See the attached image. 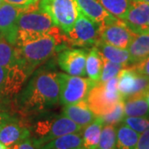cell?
Segmentation results:
<instances>
[{"mask_svg": "<svg viewBox=\"0 0 149 149\" xmlns=\"http://www.w3.org/2000/svg\"><path fill=\"white\" fill-rule=\"evenodd\" d=\"M60 100L57 73L40 70L35 74L19 96L18 104L22 111H40L53 106Z\"/></svg>", "mask_w": 149, "mask_h": 149, "instance_id": "6da1fadb", "label": "cell"}, {"mask_svg": "<svg viewBox=\"0 0 149 149\" xmlns=\"http://www.w3.org/2000/svg\"><path fill=\"white\" fill-rule=\"evenodd\" d=\"M66 42L65 35H47L39 39L23 43L17 48L18 63L29 73H32L38 65L47 61L55 52L59 50V46Z\"/></svg>", "mask_w": 149, "mask_h": 149, "instance_id": "7a4b0ae2", "label": "cell"}, {"mask_svg": "<svg viewBox=\"0 0 149 149\" xmlns=\"http://www.w3.org/2000/svg\"><path fill=\"white\" fill-rule=\"evenodd\" d=\"M82 128L65 115L37 121L30 128L31 139L37 149L44 144L65 134L80 133Z\"/></svg>", "mask_w": 149, "mask_h": 149, "instance_id": "3957f363", "label": "cell"}, {"mask_svg": "<svg viewBox=\"0 0 149 149\" xmlns=\"http://www.w3.org/2000/svg\"><path fill=\"white\" fill-rule=\"evenodd\" d=\"M39 8L47 13L55 25L65 33L72 29L79 11L74 0H41Z\"/></svg>", "mask_w": 149, "mask_h": 149, "instance_id": "277c9868", "label": "cell"}, {"mask_svg": "<svg viewBox=\"0 0 149 149\" xmlns=\"http://www.w3.org/2000/svg\"><path fill=\"white\" fill-rule=\"evenodd\" d=\"M57 79L60 88V101L64 105L85 100L91 88L97 83L90 78L64 73H57Z\"/></svg>", "mask_w": 149, "mask_h": 149, "instance_id": "5b68a950", "label": "cell"}, {"mask_svg": "<svg viewBox=\"0 0 149 149\" xmlns=\"http://www.w3.org/2000/svg\"><path fill=\"white\" fill-rule=\"evenodd\" d=\"M17 30L48 33L60 36L61 32L47 13L37 8V3L27 11L22 13L17 20Z\"/></svg>", "mask_w": 149, "mask_h": 149, "instance_id": "8992f818", "label": "cell"}, {"mask_svg": "<svg viewBox=\"0 0 149 149\" xmlns=\"http://www.w3.org/2000/svg\"><path fill=\"white\" fill-rule=\"evenodd\" d=\"M66 42L70 45L85 47L95 45L100 41L99 25L85 15L79 8L78 16L72 29L65 33Z\"/></svg>", "mask_w": 149, "mask_h": 149, "instance_id": "52a82bcc", "label": "cell"}, {"mask_svg": "<svg viewBox=\"0 0 149 149\" xmlns=\"http://www.w3.org/2000/svg\"><path fill=\"white\" fill-rule=\"evenodd\" d=\"M85 100L96 117H101L111 112L123 98L119 91H109L99 81L91 88Z\"/></svg>", "mask_w": 149, "mask_h": 149, "instance_id": "ba28073f", "label": "cell"}, {"mask_svg": "<svg viewBox=\"0 0 149 149\" xmlns=\"http://www.w3.org/2000/svg\"><path fill=\"white\" fill-rule=\"evenodd\" d=\"M99 35L100 41L116 47L127 49L135 33L128 28L123 20L117 19L110 24L99 27Z\"/></svg>", "mask_w": 149, "mask_h": 149, "instance_id": "9c48e42d", "label": "cell"}, {"mask_svg": "<svg viewBox=\"0 0 149 149\" xmlns=\"http://www.w3.org/2000/svg\"><path fill=\"white\" fill-rule=\"evenodd\" d=\"M32 5L29 7H17L3 1L0 4V35L13 46L16 45L17 42V17L22 13L29 9Z\"/></svg>", "mask_w": 149, "mask_h": 149, "instance_id": "30bf717a", "label": "cell"}, {"mask_svg": "<svg viewBox=\"0 0 149 149\" xmlns=\"http://www.w3.org/2000/svg\"><path fill=\"white\" fill-rule=\"evenodd\" d=\"M118 90L123 100L129 96L144 94L149 85V79L130 67H126L118 74Z\"/></svg>", "mask_w": 149, "mask_h": 149, "instance_id": "8fae6325", "label": "cell"}, {"mask_svg": "<svg viewBox=\"0 0 149 149\" xmlns=\"http://www.w3.org/2000/svg\"><path fill=\"white\" fill-rule=\"evenodd\" d=\"M87 52L83 49H67L58 55L57 61L61 69L70 75L84 76L86 74Z\"/></svg>", "mask_w": 149, "mask_h": 149, "instance_id": "7c38bea8", "label": "cell"}, {"mask_svg": "<svg viewBox=\"0 0 149 149\" xmlns=\"http://www.w3.org/2000/svg\"><path fill=\"white\" fill-rule=\"evenodd\" d=\"M149 17V3L131 0L128 13L123 21L135 34L146 32Z\"/></svg>", "mask_w": 149, "mask_h": 149, "instance_id": "4fadbf2b", "label": "cell"}, {"mask_svg": "<svg viewBox=\"0 0 149 149\" xmlns=\"http://www.w3.org/2000/svg\"><path fill=\"white\" fill-rule=\"evenodd\" d=\"M30 137V128L22 121L13 118L2 128L0 132V143L7 147H10Z\"/></svg>", "mask_w": 149, "mask_h": 149, "instance_id": "5bb4252c", "label": "cell"}, {"mask_svg": "<svg viewBox=\"0 0 149 149\" xmlns=\"http://www.w3.org/2000/svg\"><path fill=\"white\" fill-rule=\"evenodd\" d=\"M82 13L99 25L105 26L115 22L116 17L113 16L97 0H74Z\"/></svg>", "mask_w": 149, "mask_h": 149, "instance_id": "9a60e30c", "label": "cell"}, {"mask_svg": "<svg viewBox=\"0 0 149 149\" xmlns=\"http://www.w3.org/2000/svg\"><path fill=\"white\" fill-rule=\"evenodd\" d=\"M63 113L64 115L70 118L81 128L89 125L97 118L91 110L85 100L76 104L65 105Z\"/></svg>", "mask_w": 149, "mask_h": 149, "instance_id": "2e32d148", "label": "cell"}, {"mask_svg": "<svg viewBox=\"0 0 149 149\" xmlns=\"http://www.w3.org/2000/svg\"><path fill=\"white\" fill-rule=\"evenodd\" d=\"M125 117H148L149 104L145 93L131 95L123 100Z\"/></svg>", "mask_w": 149, "mask_h": 149, "instance_id": "e0dca14e", "label": "cell"}, {"mask_svg": "<svg viewBox=\"0 0 149 149\" xmlns=\"http://www.w3.org/2000/svg\"><path fill=\"white\" fill-rule=\"evenodd\" d=\"M130 56L129 63L137 64L149 56V34H135L128 47Z\"/></svg>", "mask_w": 149, "mask_h": 149, "instance_id": "ac0fdd59", "label": "cell"}, {"mask_svg": "<svg viewBox=\"0 0 149 149\" xmlns=\"http://www.w3.org/2000/svg\"><path fill=\"white\" fill-rule=\"evenodd\" d=\"M104 126V123L100 117H97L93 121L82 128L81 137H82V147L85 149H97L102 128Z\"/></svg>", "mask_w": 149, "mask_h": 149, "instance_id": "d6986e66", "label": "cell"}, {"mask_svg": "<svg viewBox=\"0 0 149 149\" xmlns=\"http://www.w3.org/2000/svg\"><path fill=\"white\" fill-rule=\"evenodd\" d=\"M95 47H96L104 58L109 61L118 64L128 65L129 63L130 56L128 50L113 47L102 41H99L96 43Z\"/></svg>", "mask_w": 149, "mask_h": 149, "instance_id": "ffe728a7", "label": "cell"}, {"mask_svg": "<svg viewBox=\"0 0 149 149\" xmlns=\"http://www.w3.org/2000/svg\"><path fill=\"white\" fill-rule=\"evenodd\" d=\"M81 147V133H74L58 137L44 144L38 149H77Z\"/></svg>", "mask_w": 149, "mask_h": 149, "instance_id": "44dd1931", "label": "cell"}, {"mask_svg": "<svg viewBox=\"0 0 149 149\" xmlns=\"http://www.w3.org/2000/svg\"><path fill=\"white\" fill-rule=\"evenodd\" d=\"M140 134L123 123L116 133V149H136Z\"/></svg>", "mask_w": 149, "mask_h": 149, "instance_id": "7402d4cb", "label": "cell"}, {"mask_svg": "<svg viewBox=\"0 0 149 149\" xmlns=\"http://www.w3.org/2000/svg\"><path fill=\"white\" fill-rule=\"evenodd\" d=\"M104 66L103 57L99 51L94 47L87 54L86 58V74L94 82H99L101 77L102 70Z\"/></svg>", "mask_w": 149, "mask_h": 149, "instance_id": "603a6c76", "label": "cell"}, {"mask_svg": "<svg viewBox=\"0 0 149 149\" xmlns=\"http://www.w3.org/2000/svg\"><path fill=\"white\" fill-rule=\"evenodd\" d=\"M17 64H18V58L16 47L0 35V65L9 68Z\"/></svg>", "mask_w": 149, "mask_h": 149, "instance_id": "cb8c5ba5", "label": "cell"}, {"mask_svg": "<svg viewBox=\"0 0 149 149\" xmlns=\"http://www.w3.org/2000/svg\"><path fill=\"white\" fill-rule=\"evenodd\" d=\"M113 16L123 20L128 13L131 0H97Z\"/></svg>", "mask_w": 149, "mask_h": 149, "instance_id": "d4e9b609", "label": "cell"}, {"mask_svg": "<svg viewBox=\"0 0 149 149\" xmlns=\"http://www.w3.org/2000/svg\"><path fill=\"white\" fill-rule=\"evenodd\" d=\"M116 126L104 124L97 149H116Z\"/></svg>", "mask_w": 149, "mask_h": 149, "instance_id": "484cf974", "label": "cell"}, {"mask_svg": "<svg viewBox=\"0 0 149 149\" xmlns=\"http://www.w3.org/2000/svg\"><path fill=\"white\" fill-rule=\"evenodd\" d=\"M103 61H104V66H103L101 77L100 80V82H103V83L110 80L113 77L118 75L122 70L128 67V65L114 63V62L108 61L104 57H103Z\"/></svg>", "mask_w": 149, "mask_h": 149, "instance_id": "4316f807", "label": "cell"}, {"mask_svg": "<svg viewBox=\"0 0 149 149\" xmlns=\"http://www.w3.org/2000/svg\"><path fill=\"white\" fill-rule=\"evenodd\" d=\"M125 117L124 114V106H123V100L118 103L114 109L104 116H101L104 124H111L117 126L120 123L123 122Z\"/></svg>", "mask_w": 149, "mask_h": 149, "instance_id": "83f0119b", "label": "cell"}, {"mask_svg": "<svg viewBox=\"0 0 149 149\" xmlns=\"http://www.w3.org/2000/svg\"><path fill=\"white\" fill-rule=\"evenodd\" d=\"M122 123L139 134L149 129V117H124Z\"/></svg>", "mask_w": 149, "mask_h": 149, "instance_id": "f1b7e54d", "label": "cell"}, {"mask_svg": "<svg viewBox=\"0 0 149 149\" xmlns=\"http://www.w3.org/2000/svg\"><path fill=\"white\" fill-rule=\"evenodd\" d=\"M130 68L149 79V56L144 59L141 62L133 65L132 66H130Z\"/></svg>", "mask_w": 149, "mask_h": 149, "instance_id": "f546056e", "label": "cell"}, {"mask_svg": "<svg viewBox=\"0 0 149 149\" xmlns=\"http://www.w3.org/2000/svg\"><path fill=\"white\" fill-rule=\"evenodd\" d=\"M9 149H37L34 143H32L31 138L24 139L19 143L12 145L10 147H8Z\"/></svg>", "mask_w": 149, "mask_h": 149, "instance_id": "4dcf8cb0", "label": "cell"}, {"mask_svg": "<svg viewBox=\"0 0 149 149\" xmlns=\"http://www.w3.org/2000/svg\"><path fill=\"white\" fill-rule=\"evenodd\" d=\"M136 149H149V129L140 134Z\"/></svg>", "mask_w": 149, "mask_h": 149, "instance_id": "1f68e13d", "label": "cell"}, {"mask_svg": "<svg viewBox=\"0 0 149 149\" xmlns=\"http://www.w3.org/2000/svg\"><path fill=\"white\" fill-rule=\"evenodd\" d=\"M2 1L17 7H29L36 3L33 0H2Z\"/></svg>", "mask_w": 149, "mask_h": 149, "instance_id": "d6a6232c", "label": "cell"}, {"mask_svg": "<svg viewBox=\"0 0 149 149\" xmlns=\"http://www.w3.org/2000/svg\"><path fill=\"white\" fill-rule=\"evenodd\" d=\"M8 70V68H6V67H3V66L0 65V95H1V93L3 91V89L4 87V85H5L6 80H7ZM0 100L3 103H4L1 100V98H0Z\"/></svg>", "mask_w": 149, "mask_h": 149, "instance_id": "836d02e7", "label": "cell"}, {"mask_svg": "<svg viewBox=\"0 0 149 149\" xmlns=\"http://www.w3.org/2000/svg\"><path fill=\"white\" fill-rule=\"evenodd\" d=\"M12 116H11L9 113H6L3 110H0V121H3V120H9L12 118Z\"/></svg>", "mask_w": 149, "mask_h": 149, "instance_id": "e575fe53", "label": "cell"}, {"mask_svg": "<svg viewBox=\"0 0 149 149\" xmlns=\"http://www.w3.org/2000/svg\"><path fill=\"white\" fill-rule=\"evenodd\" d=\"M12 118H11V119H12ZM11 119H9V120H11ZM9 120H3V121H0V132H1V130H2V128H3V126H4L6 123L8 122Z\"/></svg>", "mask_w": 149, "mask_h": 149, "instance_id": "d590c367", "label": "cell"}, {"mask_svg": "<svg viewBox=\"0 0 149 149\" xmlns=\"http://www.w3.org/2000/svg\"><path fill=\"white\" fill-rule=\"evenodd\" d=\"M145 96H146V99H147V101L148 103L149 104V85L148 87V89H147V91L145 92Z\"/></svg>", "mask_w": 149, "mask_h": 149, "instance_id": "8d00e7d4", "label": "cell"}, {"mask_svg": "<svg viewBox=\"0 0 149 149\" xmlns=\"http://www.w3.org/2000/svg\"><path fill=\"white\" fill-rule=\"evenodd\" d=\"M145 33H149V17L148 22H147V26H146V32Z\"/></svg>", "mask_w": 149, "mask_h": 149, "instance_id": "74e56055", "label": "cell"}, {"mask_svg": "<svg viewBox=\"0 0 149 149\" xmlns=\"http://www.w3.org/2000/svg\"><path fill=\"white\" fill-rule=\"evenodd\" d=\"M0 149H9V148H8L7 146H5V145H3V144L0 143Z\"/></svg>", "mask_w": 149, "mask_h": 149, "instance_id": "f35d334b", "label": "cell"}, {"mask_svg": "<svg viewBox=\"0 0 149 149\" xmlns=\"http://www.w3.org/2000/svg\"><path fill=\"white\" fill-rule=\"evenodd\" d=\"M3 102L0 100V110H2L1 109H2V106H3Z\"/></svg>", "mask_w": 149, "mask_h": 149, "instance_id": "ab89813d", "label": "cell"}, {"mask_svg": "<svg viewBox=\"0 0 149 149\" xmlns=\"http://www.w3.org/2000/svg\"><path fill=\"white\" fill-rule=\"evenodd\" d=\"M77 149H85L83 147H81V148H77Z\"/></svg>", "mask_w": 149, "mask_h": 149, "instance_id": "60d3db41", "label": "cell"}, {"mask_svg": "<svg viewBox=\"0 0 149 149\" xmlns=\"http://www.w3.org/2000/svg\"><path fill=\"white\" fill-rule=\"evenodd\" d=\"M33 1H34V2H36V3H37V2H38V0H33Z\"/></svg>", "mask_w": 149, "mask_h": 149, "instance_id": "b9f144b4", "label": "cell"}, {"mask_svg": "<svg viewBox=\"0 0 149 149\" xmlns=\"http://www.w3.org/2000/svg\"><path fill=\"white\" fill-rule=\"evenodd\" d=\"M1 3H2V0H0V4H1Z\"/></svg>", "mask_w": 149, "mask_h": 149, "instance_id": "7bdbcfd3", "label": "cell"}, {"mask_svg": "<svg viewBox=\"0 0 149 149\" xmlns=\"http://www.w3.org/2000/svg\"><path fill=\"white\" fill-rule=\"evenodd\" d=\"M148 34H149V33H148Z\"/></svg>", "mask_w": 149, "mask_h": 149, "instance_id": "ee69618b", "label": "cell"}]
</instances>
